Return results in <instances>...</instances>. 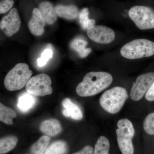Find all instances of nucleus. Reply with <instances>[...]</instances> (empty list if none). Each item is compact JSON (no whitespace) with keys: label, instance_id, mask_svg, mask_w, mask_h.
<instances>
[{"label":"nucleus","instance_id":"14","mask_svg":"<svg viewBox=\"0 0 154 154\" xmlns=\"http://www.w3.org/2000/svg\"><path fill=\"white\" fill-rule=\"evenodd\" d=\"M54 8L57 16L68 20H72L76 19L79 15L78 8L76 6L73 5H57Z\"/></svg>","mask_w":154,"mask_h":154},{"label":"nucleus","instance_id":"19","mask_svg":"<svg viewBox=\"0 0 154 154\" xmlns=\"http://www.w3.org/2000/svg\"><path fill=\"white\" fill-rule=\"evenodd\" d=\"M17 116V113L14 110L0 102V121L11 125L13 124V119Z\"/></svg>","mask_w":154,"mask_h":154},{"label":"nucleus","instance_id":"5","mask_svg":"<svg viewBox=\"0 0 154 154\" xmlns=\"http://www.w3.org/2000/svg\"><path fill=\"white\" fill-rule=\"evenodd\" d=\"M116 130L119 147L122 154H133L132 138L135 131L132 122L127 119H122L117 122Z\"/></svg>","mask_w":154,"mask_h":154},{"label":"nucleus","instance_id":"9","mask_svg":"<svg viewBox=\"0 0 154 154\" xmlns=\"http://www.w3.org/2000/svg\"><path fill=\"white\" fill-rule=\"evenodd\" d=\"M89 38L94 42L102 44L111 43L115 39V33L111 28L102 25H94L87 30Z\"/></svg>","mask_w":154,"mask_h":154},{"label":"nucleus","instance_id":"22","mask_svg":"<svg viewBox=\"0 0 154 154\" xmlns=\"http://www.w3.org/2000/svg\"><path fill=\"white\" fill-rule=\"evenodd\" d=\"M110 147V143L107 138L100 137L95 145L94 154H109Z\"/></svg>","mask_w":154,"mask_h":154},{"label":"nucleus","instance_id":"6","mask_svg":"<svg viewBox=\"0 0 154 154\" xmlns=\"http://www.w3.org/2000/svg\"><path fill=\"white\" fill-rule=\"evenodd\" d=\"M128 15L138 28L142 30L154 28V11L143 6H135L130 9Z\"/></svg>","mask_w":154,"mask_h":154},{"label":"nucleus","instance_id":"24","mask_svg":"<svg viewBox=\"0 0 154 154\" xmlns=\"http://www.w3.org/2000/svg\"><path fill=\"white\" fill-rule=\"evenodd\" d=\"M143 128L148 134L154 135V113L149 114L143 123Z\"/></svg>","mask_w":154,"mask_h":154},{"label":"nucleus","instance_id":"16","mask_svg":"<svg viewBox=\"0 0 154 154\" xmlns=\"http://www.w3.org/2000/svg\"><path fill=\"white\" fill-rule=\"evenodd\" d=\"M36 102V98L34 96L25 92L19 96L17 106L20 111L27 112L34 107Z\"/></svg>","mask_w":154,"mask_h":154},{"label":"nucleus","instance_id":"4","mask_svg":"<svg viewBox=\"0 0 154 154\" xmlns=\"http://www.w3.org/2000/svg\"><path fill=\"white\" fill-rule=\"evenodd\" d=\"M120 54L128 59L149 57L154 54V42L146 39H135L122 48Z\"/></svg>","mask_w":154,"mask_h":154},{"label":"nucleus","instance_id":"12","mask_svg":"<svg viewBox=\"0 0 154 154\" xmlns=\"http://www.w3.org/2000/svg\"><path fill=\"white\" fill-rule=\"evenodd\" d=\"M63 107V114L67 117L74 120H79L83 118V113L80 107L69 98H66L62 102Z\"/></svg>","mask_w":154,"mask_h":154},{"label":"nucleus","instance_id":"7","mask_svg":"<svg viewBox=\"0 0 154 154\" xmlns=\"http://www.w3.org/2000/svg\"><path fill=\"white\" fill-rule=\"evenodd\" d=\"M51 79L45 74H40L30 78L26 85L27 92L36 96H43L52 94Z\"/></svg>","mask_w":154,"mask_h":154},{"label":"nucleus","instance_id":"23","mask_svg":"<svg viewBox=\"0 0 154 154\" xmlns=\"http://www.w3.org/2000/svg\"><path fill=\"white\" fill-rule=\"evenodd\" d=\"M89 9L88 8L82 9L79 14L80 23L84 30H88L95 25V20L89 19Z\"/></svg>","mask_w":154,"mask_h":154},{"label":"nucleus","instance_id":"3","mask_svg":"<svg viewBox=\"0 0 154 154\" xmlns=\"http://www.w3.org/2000/svg\"><path fill=\"white\" fill-rule=\"evenodd\" d=\"M33 74L27 64L16 65L6 75L4 84L9 91H18L22 89L28 82Z\"/></svg>","mask_w":154,"mask_h":154},{"label":"nucleus","instance_id":"8","mask_svg":"<svg viewBox=\"0 0 154 154\" xmlns=\"http://www.w3.org/2000/svg\"><path fill=\"white\" fill-rule=\"evenodd\" d=\"M154 81V72H150L140 75L136 80L130 92L133 100L138 101L142 99Z\"/></svg>","mask_w":154,"mask_h":154},{"label":"nucleus","instance_id":"26","mask_svg":"<svg viewBox=\"0 0 154 154\" xmlns=\"http://www.w3.org/2000/svg\"><path fill=\"white\" fill-rule=\"evenodd\" d=\"M13 0H2L0 2V14H5L12 9L14 5Z\"/></svg>","mask_w":154,"mask_h":154},{"label":"nucleus","instance_id":"18","mask_svg":"<svg viewBox=\"0 0 154 154\" xmlns=\"http://www.w3.org/2000/svg\"><path fill=\"white\" fill-rule=\"evenodd\" d=\"M18 138L14 136H9L0 139V154L6 153L16 146Z\"/></svg>","mask_w":154,"mask_h":154},{"label":"nucleus","instance_id":"10","mask_svg":"<svg viewBox=\"0 0 154 154\" xmlns=\"http://www.w3.org/2000/svg\"><path fill=\"white\" fill-rule=\"evenodd\" d=\"M21 19L16 8L11 9L8 15L0 22V29L8 37H11L19 31Z\"/></svg>","mask_w":154,"mask_h":154},{"label":"nucleus","instance_id":"13","mask_svg":"<svg viewBox=\"0 0 154 154\" xmlns=\"http://www.w3.org/2000/svg\"><path fill=\"white\" fill-rule=\"evenodd\" d=\"M39 10L45 19V23L48 25L54 24L57 20V15L55 8L49 2H43L39 5Z\"/></svg>","mask_w":154,"mask_h":154},{"label":"nucleus","instance_id":"15","mask_svg":"<svg viewBox=\"0 0 154 154\" xmlns=\"http://www.w3.org/2000/svg\"><path fill=\"white\" fill-rule=\"evenodd\" d=\"M40 131L49 136H54L61 131L60 122L56 119H50L43 121L39 127Z\"/></svg>","mask_w":154,"mask_h":154},{"label":"nucleus","instance_id":"17","mask_svg":"<svg viewBox=\"0 0 154 154\" xmlns=\"http://www.w3.org/2000/svg\"><path fill=\"white\" fill-rule=\"evenodd\" d=\"M88 42L81 38H76L72 41L71 48L78 53L80 57H86L91 53L92 50L90 48H86Z\"/></svg>","mask_w":154,"mask_h":154},{"label":"nucleus","instance_id":"1","mask_svg":"<svg viewBox=\"0 0 154 154\" xmlns=\"http://www.w3.org/2000/svg\"><path fill=\"white\" fill-rule=\"evenodd\" d=\"M113 77L104 72H91L85 75L82 82L77 86L76 92L82 97H88L99 94L110 85Z\"/></svg>","mask_w":154,"mask_h":154},{"label":"nucleus","instance_id":"27","mask_svg":"<svg viewBox=\"0 0 154 154\" xmlns=\"http://www.w3.org/2000/svg\"><path fill=\"white\" fill-rule=\"evenodd\" d=\"M145 98L147 101L149 102L154 101V81L149 88L148 91L146 93Z\"/></svg>","mask_w":154,"mask_h":154},{"label":"nucleus","instance_id":"20","mask_svg":"<svg viewBox=\"0 0 154 154\" xmlns=\"http://www.w3.org/2000/svg\"><path fill=\"white\" fill-rule=\"evenodd\" d=\"M50 138L48 136L44 135L40 137L31 147V151L32 154H43L47 148L49 143Z\"/></svg>","mask_w":154,"mask_h":154},{"label":"nucleus","instance_id":"21","mask_svg":"<svg viewBox=\"0 0 154 154\" xmlns=\"http://www.w3.org/2000/svg\"><path fill=\"white\" fill-rule=\"evenodd\" d=\"M67 150L66 144L63 141H57L48 147L43 154H65Z\"/></svg>","mask_w":154,"mask_h":154},{"label":"nucleus","instance_id":"25","mask_svg":"<svg viewBox=\"0 0 154 154\" xmlns=\"http://www.w3.org/2000/svg\"><path fill=\"white\" fill-rule=\"evenodd\" d=\"M53 51L51 49L47 48L42 54L41 57L37 60V65L38 66H44L47 63L49 59L53 57Z\"/></svg>","mask_w":154,"mask_h":154},{"label":"nucleus","instance_id":"2","mask_svg":"<svg viewBox=\"0 0 154 154\" xmlns=\"http://www.w3.org/2000/svg\"><path fill=\"white\" fill-rule=\"evenodd\" d=\"M128 97V94L125 88L116 87L105 91L101 96L99 103L105 111L115 114L121 110Z\"/></svg>","mask_w":154,"mask_h":154},{"label":"nucleus","instance_id":"28","mask_svg":"<svg viewBox=\"0 0 154 154\" xmlns=\"http://www.w3.org/2000/svg\"><path fill=\"white\" fill-rule=\"evenodd\" d=\"M94 151L93 148L90 146H85L80 151L72 154H94Z\"/></svg>","mask_w":154,"mask_h":154},{"label":"nucleus","instance_id":"11","mask_svg":"<svg viewBox=\"0 0 154 154\" xmlns=\"http://www.w3.org/2000/svg\"><path fill=\"white\" fill-rule=\"evenodd\" d=\"M45 25V21L39 9H33L32 17L28 23L30 33L35 36H41L44 33Z\"/></svg>","mask_w":154,"mask_h":154}]
</instances>
